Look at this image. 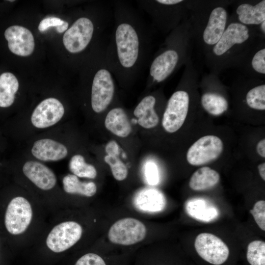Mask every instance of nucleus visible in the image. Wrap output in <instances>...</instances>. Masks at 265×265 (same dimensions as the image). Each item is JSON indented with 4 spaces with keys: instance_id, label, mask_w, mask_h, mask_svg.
Segmentation results:
<instances>
[{
    "instance_id": "1",
    "label": "nucleus",
    "mask_w": 265,
    "mask_h": 265,
    "mask_svg": "<svg viewBox=\"0 0 265 265\" xmlns=\"http://www.w3.org/2000/svg\"><path fill=\"white\" fill-rule=\"evenodd\" d=\"M112 5L114 25L105 57L115 78L127 85L149 63L155 29L128 1L113 0Z\"/></svg>"
},
{
    "instance_id": "2",
    "label": "nucleus",
    "mask_w": 265,
    "mask_h": 265,
    "mask_svg": "<svg viewBox=\"0 0 265 265\" xmlns=\"http://www.w3.org/2000/svg\"><path fill=\"white\" fill-rule=\"evenodd\" d=\"M265 38L257 28L244 25L232 17L218 41L205 53L212 73L217 75L232 67H240L256 44Z\"/></svg>"
},
{
    "instance_id": "3",
    "label": "nucleus",
    "mask_w": 265,
    "mask_h": 265,
    "mask_svg": "<svg viewBox=\"0 0 265 265\" xmlns=\"http://www.w3.org/2000/svg\"><path fill=\"white\" fill-rule=\"evenodd\" d=\"M193 40L187 16L165 38L149 63L148 86L162 83L191 59Z\"/></svg>"
},
{
    "instance_id": "4",
    "label": "nucleus",
    "mask_w": 265,
    "mask_h": 265,
    "mask_svg": "<svg viewBox=\"0 0 265 265\" xmlns=\"http://www.w3.org/2000/svg\"><path fill=\"white\" fill-rule=\"evenodd\" d=\"M225 1H189V20L193 39L205 54L218 41L228 24L229 16Z\"/></svg>"
},
{
    "instance_id": "5",
    "label": "nucleus",
    "mask_w": 265,
    "mask_h": 265,
    "mask_svg": "<svg viewBox=\"0 0 265 265\" xmlns=\"http://www.w3.org/2000/svg\"><path fill=\"white\" fill-rule=\"evenodd\" d=\"M113 18L112 1H104L94 17L78 18L65 32L63 43L72 54L84 51L93 40L105 31Z\"/></svg>"
},
{
    "instance_id": "6",
    "label": "nucleus",
    "mask_w": 265,
    "mask_h": 265,
    "mask_svg": "<svg viewBox=\"0 0 265 265\" xmlns=\"http://www.w3.org/2000/svg\"><path fill=\"white\" fill-rule=\"evenodd\" d=\"M138 6L150 17L155 30L169 34L188 14V1L184 0H139Z\"/></svg>"
},
{
    "instance_id": "7",
    "label": "nucleus",
    "mask_w": 265,
    "mask_h": 265,
    "mask_svg": "<svg viewBox=\"0 0 265 265\" xmlns=\"http://www.w3.org/2000/svg\"><path fill=\"white\" fill-rule=\"evenodd\" d=\"M91 75V106L95 113L105 111L112 103L115 93L114 76L105 57L104 48L96 52Z\"/></svg>"
},
{
    "instance_id": "8",
    "label": "nucleus",
    "mask_w": 265,
    "mask_h": 265,
    "mask_svg": "<svg viewBox=\"0 0 265 265\" xmlns=\"http://www.w3.org/2000/svg\"><path fill=\"white\" fill-rule=\"evenodd\" d=\"M146 233V227L142 222L133 217H125L110 226L107 237L113 244L130 246L142 241Z\"/></svg>"
},
{
    "instance_id": "9",
    "label": "nucleus",
    "mask_w": 265,
    "mask_h": 265,
    "mask_svg": "<svg viewBox=\"0 0 265 265\" xmlns=\"http://www.w3.org/2000/svg\"><path fill=\"white\" fill-rule=\"evenodd\" d=\"M194 248L198 256L211 265H223L229 259L230 252L228 246L212 234H199L195 239Z\"/></svg>"
},
{
    "instance_id": "10",
    "label": "nucleus",
    "mask_w": 265,
    "mask_h": 265,
    "mask_svg": "<svg viewBox=\"0 0 265 265\" xmlns=\"http://www.w3.org/2000/svg\"><path fill=\"white\" fill-rule=\"evenodd\" d=\"M189 104V95L185 90L178 89L172 94L162 119V127L167 132L173 133L181 128L186 118Z\"/></svg>"
},
{
    "instance_id": "11",
    "label": "nucleus",
    "mask_w": 265,
    "mask_h": 265,
    "mask_svg": "<svg viewBox=\"0 0 265 265\" xmlns=\"http://www.w3.org/2000/svg\"><path fill=\"white\" fill-rule=\"evenodd\" d=\"M82 234V227L78 222H63L51 230L47 238L46 244L53 252H63L74 245L80 239Z\"/></svg>"
},
{
    "instance_id": "12",
    "label": "nucleus",
    "mask_w": 265,
    "mask_h": 265,
    "mask_svg": "<svg viewBox=\"0 0 265 265\" xmlns=\"http://www.w3.org/2000/svg\"><path fill=\"white\" fill-rule=\"evenodd\" d=\"M223 150V142L218 137L213 135L204 136L189 147L186 159L192 165H204L217 159Z\"/></svg>"
},
{
    "instance_id": "13",
    "label": "nucleus",
    "mask_w": 265,
    "mask_h": 265,
    "mask_svg": "<svg viewBox=\"0 0 265 265\" xmlns=\"http://www.w3.org/2000/svg\"><path fill=\"white\" fill-rule=\"evenodd\" d=\"M32 217V210L29 202L24 197H16L7 206L4 218L5 227L12 235L21 234L28 227Z\"/></svg>"
},
{
    "instance_id": "14",
    "label": "nucleus",
    "mask_w": 265,
    "mask_h": 265,
    "mask_svg": "<svg viewBox=\"0 0 265 265\" xmlns=\"http://www.w3.org/2000/svg\"><path fill=\"white\" fill-rule=\"evenodd\" d=\"M64 114L62 103L54 98H49L42 101L34 109L31 122L36 128H46L57 123Z\"/></svg>"
},
{
    "instance_id": "15",
    "label": "nucleus",
    "mask_w": 265,
    "mask_h": 265,
    "mask_svg": "<svg viewBox=\"0 0 265 265\" xmlns=\"http://www.w3.org/2000/svg\"><path fill=\"white\" fill-rule=\"evenodd\" d=\"M4 36L8 41L9 50L14 54L26 56L33 53L34 39L32 33L27 28L18 25L10 26L5 30Z\"/></svg>"
},
{
    "instance_id": "16",
    "label": "nucleus",
    "mask_w": 265,
    "mask_h": 265,
    "mask_svg": "<svg viewBox=\"0 0 265 265\" xmlns=\"http://www.w3.org/2000/svg\"><path fill=\"white\" fill-rule=\"evenodd\" d=\"M232 17L244 25L258 28L265 21V0L238 2Z\"/></svg>"
},
{
    "instance_id": "17",
    "label": "nucleus",
    "mask_w": 265,
    "mask_h": 265,
    "mask_svg": "<svg viewBox=\"0 0 265 265\" xmlns=\"http://www.w3.org/2000/svg\"><path fill=\"white\" fill-rule=\"evenodd\" d=\"M24 175L39 188L48 190L53 188L56 183V178L53 171L44 164L30 160L23 167Z\"/></svg>"
},
{
    "instance_id": "18",
    "label": "nucleus",
    "mask_w": 265,
    "mask_h": 265,
    "mask_svg": "<svg viewBox=\"0 0 265 265\" xmlns=\"http://www.w3.org/2000/svg\"><path fill=\"white\" fill-rule=\"evenodd\" d=\"M33 156L42 161H57L65 158L68 150L61 143L45 138L36 141L31 149Z\"/></svg>"
},
{
    "instance_id": "19",
    "label": "nucleus",
    "mask_w": 265,
    "mask_h": 265,
    "mask_svg": "<svg viewBox=\"0 0 265 265\" xmlns=\"http://www.w3.org/2000/svg\"><path fill=\"white\" fill-rule=\"evenodd\" d=\"M157 103L156 97L149 94L144 96L135 107L133 114L142 128L149 129L158 125L159 117L155 108Z\"/></svg>"
},
{
    "instance_id": "20",
    "label": "nucleus",
    "mask_w": 265,
    "mask_h": 265,
    "mask_svg": "<svg viewBox=\"0 0 265 265\" xmlns=\"http://www.w3.org/2000/svg\"><path fill=\"white\" fill-rule=\"evenodd\" d=\"M185 210L189 216L205 222L215 220L219 215L218 209L213 204L201 198L188 200L185 204Z\"/></svg>"
},
{
    "instance_id": "21",
    "label": "nucleus",
    "mask_w": 265,
    "mask_h": 265,
    "mask_svg": "<svg viewBox=\"0 0 265 265\" xmlns=\"http://www.w3.org/2000/svg\"><path fill=\"white\" fill-rule=\"evenodd\" d=\"M105 126L115 135L122 138L128 136L132 132V126L125 109L119 106L110 109L106 116Z\"/></svg>"
},
{
    "instance_id": "22",
    "label": "nucleus",
    "mask_w": 265,
    "mask_h": 265,
    "mask_svg": "<svg viewBox=\"0 0 265 265\" xmlns=\"http://www.w3.org/2000/svg\"><path fill=\"white\" fill-rule=\"evenodd\" d=\"M261 39L248 54L239 67L246 69V76L263 77L265 75V47Z\"/></svg>"
},
{
    "instance_id": "23",
    "label": "nucleus",
    "mask_w": 265,
    "mask_h": 265,
    "mask_svg": "<svg viewBox=\"0 0 265 265\" xmlns=\"http://www.w3.org/2000/svg\"><path fill=\"white\" fill-rule=\"evenodd\" d=\"M105 151L106 155L104 161L109 166L114 179L118 181L125 180L128 170L119 158L120 148L118 143L114 140L109 141L106 145Z\"/></svg>"
},
{
    "instance_id": "24",
    "label": "nucleus",
    "mask_w": 265,
    "mask_h": 265,
    "mask_svg": "<svg viewBox=\"0 0 265 265\" xmlns=\"http://www.w3.org/2000/svg\"><path fill=\"white\" fill-rule=\"evenodd\" d=\"M219 180L220 175L217 171L209 167H203L192 175L189 186L193 190H204L214 186Z\"/></svg>"
},
{
    "instance_id": "25",
    "label": "nucleus",
    "mask_w": 265,
    "mask_h": 265,
    "mask_svg": "<svg viewBox=\"0 0 265 265\" xmlns=\"http://www.w3.org/2000/svg\"><path fill=\"white\" fill-rule=\"evenodd\" d=\"M18 88V80L12 73L4 72L0 75V107H7L13 104Z\"/></svg>"
},
{
    "instance_id": "26",
    "label": "nucleus",
    "mask_w": 265,
    "mask_h": 265,
    "mask_svg": "<svg viewBox=\"0 0 265 265\" xmlns=\"http://www.w3.org/2000/svg\"><path fill=\"white\" fill-rule=\"evenodd\" d=\"M62 183L64 191L69 194L90 197L97 192V186L94 182H81L73 174H68L64 177Z\"/></svg>"
},
{
    "instance_id": "27",
    "label": "nucleus",
    "mask_w": 265,
    "mask_h": 265,
    "mask_svg": "<svg viewBox=\"0 0 265 265\" xmlns=\"http://www.w3.org/2000/svg\"><path fill=\"white\" fill-rule=\"evenodd\" d=\"M136 203L141 209L150 212L160 211L165 205L163 195L154 189H145L140 192L136 197Z\"/></svg>"
},
{
    "instance_id": "28",
    "label": "nucleus",
    "mask_w": 265,
    "mask_h": 265,
    "mask_svg": "<svg viewBox=\"0 0 265 265\" xmlns=\"http://www.w3.org/2000/svg\"><path fill=\"white\" fill-rule=\"evenodd\" d=\"M200 101L203 108L212 115H220L228 108L227 100L218 93L214 92L204 93Z\"/></svg>"
},
{
    "instance_id": "29",
    "label": "nucleus",
    "mask_w": 265,
    "mask_h": 265,
    "mask_svg": "<svg viewBox=\"0 0 265 265\" xmlns=\"http://www.w3.org/2000/svg\"><path fill=\"white\" fill-rule=\"evenodd\" d=\"M73 265H129V262L125 258L108 257L89 252L77 259Z\"/></svg>"
},
{
    "instance_id": "30",
    "label": "nucleus",
    "mask_w": 265,
    "mask_h": 265,
    "mask_svg": "<svg viewBox=\"0 0 265 265\" xmlns=\"http://www.w3.org/2000/svg\"><path fill=\"white\" fill-rule=\"evenodd\" d=\"M70 170L73 175L88 179H95L97 175V170L92 164L86 163L84 157L80 155L73 156L69 163Z\"/></svg>"
},
{
    "instance_id": "31",
    "label": "nucleus",
    "mask_w": 265,
    "mask_h": 265,
    "mask_svg": "<svg viewBox=\"0 0 265 265\" xmlns=\"http://www.w3.org/2000/svg\"><path fill=\"white\" fill-rule=\"evenodd\" d=\"M245 101L251 108L257 110H265V84H259L250 88L246 93Z\"/></svg>"
},
{
    "instance_id": "32",
    "label": "nucleus",
    "mask_w": 265,
    "mask_h": 265,
    "mask_svg": "<svg viewBox=\"0 0 265 265\" xmlns=\"http://www.w3.org/2000/svg\"><path fill=\"white\" fill-rule=\"evenodd\" d=\"M246 259L249 265H265V242L260 240L250 242L247 247Z\"/></svg>"
},
{
    "instance_id": "33",
    "label": "nucleus",
    "mask_w": 265,
    "mask_h": 265,
    "mask_svg": "<svg viewBox=\"0 0 265 265\" xmlns=\"http://www.w3.org/2000/svg\"><path fill=\"white\" fill-rule=\"evenodd\" d=\"M56 27L58 33L66 31L69 27V23L57 17H50L43 19L39 23L38 29L40 32L46 31L51 27Z\"/></svg>"
},
{
    "instance_id": "34",
    "label": "nucleus",
    "mask_w": 265,
    "mask_h": 265,
    "mask_svg": "<svg viewBox=\"0 0 265 265\" xmlns=\"http://www.w3.org/2000/svg\"><path fill=\"white\" fill-rule=\"evenodd\" d=\"M250 212L259 228L262 230L265 231V201H257L250 211Z\"/></svg>"
},
{
    "instance_id": "35",
    "label": "nucleus",
    "mask_w": 265,
    "mask_h": 265,
    "mask_svg": "<svg viewBox=\"0 0 265 265\" xmlns=\"http://www.w3.org/2000/svg\"><path fill=\"white\" fill-rule=\"evenodd\" d=\"M144 173L147 182L151 185H155L159 182V177L158 168L156 164L148 162L145 165Z\"/></svg>"
},
{
    "instance_id": "36",
    "label": "nucleus",
    "mask_w": 265,
    "mask_h": 265,
    "mask_svg": "<svg viewBox=\"0 0 265 265\" xmlns=\"http://www.w3.org/2000/svg\"><path fill=\"white\" fill-rule=\"evenodd\" d=\"M133 265H170L169 264L154 262L151 261L146 257L143 254L141 256H139L134 262Z\"/></svg>"
},
{
    "instance_id": "37",
    "label": "nucleus",
    "mask_w": 265,
    "mask_h": 265,
    "mask_svg": "<svg viewBox=\"0 0 265 265\" xmlns=\"http://www.w3.org/2000/svg\"><path fill=\"white\" fill-rule=\"evenodd\" d=\"M256 150L258 154L262 158L265 157V139L260 140L257 144Z\"/></svg>"
},
{
    "instance_id": "38",
    "label": "nucleus",
    "mask_w": 265,
    "mask_h": 265,
    "mask_svg": "<svg viewBox=\"0 0 265 265\" xmlns=\"http://www.w3.org/2000/svg\"><path fill=\"white\" fill-rule=\"evenodd\" d=\"M259 174L262 179L265 180V163L263 162L258 166Z\"/></svg>"
}]
</instances>
